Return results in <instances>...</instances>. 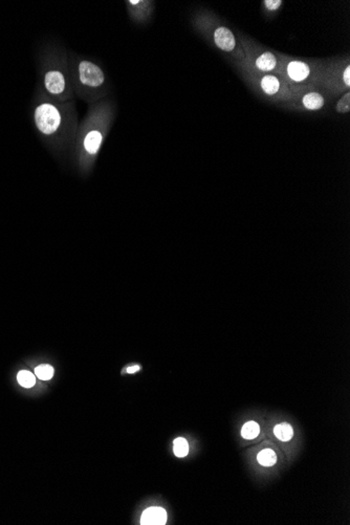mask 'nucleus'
Here are the masks:
<instances>
[{"instance_id": "obj_1", "label": "nucleus", "mask_w": 350, "mask_h": 525, "mask_svg": "<svg viewBox=\"0 0 350 525\" xmlns=\"http://www.w3.org/2000/svg\"><path fill=\"white\" fill-rule=\"evenodd\" d=\"M192 25L211 45L228 56L236 66L244 58V51L238 36L220 18L208 10H199L192 17Z\"/></svg>"}, {"instance_id": "obj_2", "label": "nucleus", "mask_w": 350, "mask_h": 525, "mask_svg": "<svg viewBox=\"0 0 350 525\" xmlns=\"http://www.w3.org/2000/svg\"><path fill=\"white\" fill-rule=\"evenodd\" d=\"M34 119L37 129L47 138L68 137L78 129L77 114L71 102H43L36 107Z\"/></svg>"}, {"instance_id": "obj_3", "label": "nucleus", "mask_w": 350, "mask_h": 525, "mask_svg": "<svg viewBox=\"0 0 350 525\" xmlns=\"http://www.w3.org/2000/svg\"><path fill=\"white\" fill-rule=\"evenodd\" d=\"M69 76L73 93L88 103L96 104L108 91L104 70L90 60L72 58L69 64Z\"/></svg>"}, {"instance_id": "obj_4", "label": "nucleus", "mask_w": 350, "mask_h": 525, "mask_svg": "<svg viewBox=\"0 0 350 525\" xmlns=\"http://www.w3.org/2000/svg\"><path fill=\"white\" fill-rule=\"evenodd\" d=\"M116 109L110 102L96 104L88 111L87 117L81 125V142L84 152L95 156L114 123Z\"/></svg>"}, {"instance_id": "obj_5", "label": "nucleus", "mask_w": 350, "mask_h": 525, "mask_svg": "<svg viewBox=\"0 0 350 525\" xmlns=\"http://www.w3.org/2000/svg\"><path fill=\"white\" fill-rule=\"evenodd\" d=\"M326 61L323 59H305L287 56L279 52L277 74L291 86H319L324 72Z\"/></svg>"}, {"instance_id": "obj_6", "label": "nucleus", "mask_w": 350, "mask_h": 525, "mask_svg": "<svg viewBox=\"0 0 350 525\" xmlns=\"http://www.w3.org/2000/svg\"><path fill=\"white\" fill-rule=\"evenodd\" d=\"M242 80L258 97L278 105L291 100L302 87L286 83L277 73H253L238 69Z\"/></svg>"}, {"instance_id": "obj_7", "label": "nucleus", "mask_w": 350, "mask_h": 525, "mask_svg": "<svg viewBox=\"0 0 350 525\" xmlns=\"http://www.w3.org/2000/svg\"><path fill=\"white\" fill-rule=\"evenodd\" d=\"M238 38L244 51V58L236 65L237 69H244L253 73H277L279 69V52L272 50L250 37L238 33Z\"/></svg>"}, {"instance_id": "obj_8", "label": "nucleus", "mask_w": 350, "mask_h": 525, "mask_svg": "<svg viewBox=\"0 0 350 525\" xmlns=\"http://www.w3.org/2000/svg\"><path fill=\"white\" fill-rule=\"evenodd\" d=\"M319 86L334 98L341 97L350 90V58L348 55L327 59Z\"/></svg>"}, {"instance_id": "obj_9", "label": "nucleus", "mask_w": 350, "mask_h": 525, "mask_svg": "<svg viewBox=\"0 0 350 525\" xmlns=\"http://www.w3.org/2000/svg\"><path fill=\"white\" fill-rule=\"evenodd\" d=\"M43 85L47 93L57 102L66 103L72 99L73 90L70 83L69 66L63 52L55 66H50L44 73Z\"/></svg>"}, {"instance_id": "obj_10", "label": "nucleus", "mask_w": 350, "mask_h": 525, "mask_svg": "<svg viewBox=\"0 0 350 525\" xmlns=\"http://www.w3.org/2000/svg\"><path fill=\"white\" fill-rule=\"evenodd\" d=\"M329 98L333 97L320 86L302 87L291 100L280 106L296 113L321 111L328 106Z\"/></svg>"}, {"instance_id": "obj_11", "label": "nucleus", "mask_w": 350, "mask_h": 525, "mask_svg": "<svg viewBox=\"0 0 350 525\" xmlns=\"http://www.w3.org/2000/svg\"><path fill=\"white\" fill-rule=\"evenodd\" d=\"M129 16L137 23H145L150 20L154 11V3L147 0H128L125 3Z\"/></svg>"}, {"instance_id": "obj_12", "label": "nucleus", "mask_w": 350, "mask_h": 525, "mask_svg": "<svg viewBox=\"0 0 350 525\" xmlns=\"http://www.w3.org/2000/svg\"><path fill=\"white\" fill-rule=\"evenodd\" d=\"M167 521V512L161 508H149L147 509L141 518L143 525H164Z\"/></svg>"}, {"instance_id": "obj_13", "label": "nucleus", "mask_w": 350, "mask_h": 525, "mask_svg": "<svg viewBox=\"0 0 350 525\" xmlns=\"http://www.w3.org/2000/svg\"><path fill=\"white\" fill-rule=\"evenodd\" d=\"M282 7L283 2H281V0H263L262 2L263 13L267 18L275 17Z\"/></svg>"}, {"instance_id": "obj_14", "label": "nucleus", "mask_w": 350, "mask_h": 525, "mask_svg": "<svg viewBox=\"0 0 350 525\" xmlns=\"http://www.w3.org/2000/svg\"><path fill=\"white\" fill-rule=\"evenodd\" d=\"M274 434L281 441H289L293 436V430L289 424L281 423L274 428Z\"/></svg>"}, {"instance_id": "obj_15", "label": "nucleus", "mask_w": 350, "mask_h": 525, "mask_svg": "<svg viewBox=\"0 0 350 525\" xmlns=\"http://www.w3.org/2000/svg\"><path fill=\"white\" fill-rule=\"evenodd\" d=\"M257 460L263 466H273L277 462V455L273 450L265 449L258 454Z\"/></svg>"}, {"instance_id": "obj_16", "label": "nucleus", "mask_w": 350, "mask_h": 525, "mask_svg": "<svg viewBox=\"0 0 350 525\" xmlns=\"http://www.w3.org/2000/svg\"><path fill=\"white\" fill-rule=\"evenodd\" d=\"M335 109L340 115H346L350 113V92L347 91L340 97L337 101Z\"/></svg>"}, {"instance_id": "obj_17", "label": "nucleus", "mask_w": 350, "mask_h": 525, "mask_svg": "<svg viewBox=\"0 0 350 525\" xmlns=\"http://www.w3.org/2000/svg\"><path fill=\"white\" fill-rule=\"evenodd\" d=\"M260 433V427L255 422H249L247 423L241 430V435L246 439H254L256 438Z\"/></svg>"}, {"instance_id": "obj_18", "label": "nucleus", "mask_w": 350, "mask_h": 525, "mask_svg": "<svg viewBox=\"0 0 350 525\" xmlns=\"http://www.w3.org/2000/svg\"><path fill=\"white\" fill-rule=\"evenodd\" d=\"M173 452L177 457H185L189 452V445L185 438L178 437L173 441Z\"/></svg>"}, {"instance_id": "obj_19", "label": "nucleus", "mask_w": 350, "mask_h": 525, "mask_svg": "<svg viewBox=\"0 0 350 525\" xmlns=\"http://www.w3.org/2000/svg\"><path fill=\"white\" fill-rule=\"evenodd\" d=\"M17 381L24 388H31L36 384L35 376L32 372L26 370H22L18 373Z\"/></svg>"}, {"instance_id": "obj_20", "label": "nucleus", "mask_w": 350, "mask_h": 525, "mask_svg": "<svg viewBox=\"0 0 350 525\" xmlns=\"http://www.w3.org/2000/svg\"><path fill=\"white\" fill-rule=\"evenodd\" d=\"M36 376L42 381H48L53 377V368L50 365H40L35 369Z\"/></svg>"}, {"instance_id": "obj_21", "label": "nucleus", "mask_w": 350, "mask_h": 525, "mask_svg": "<svg viewBox=\"0 0 350 525\" xmlns=\"http://www.w3.org/2000/svg\"><path fill=\"white\" fill-rule=\"evenodd\" d=\"M139 370H140V366H138V365H134V366L128 367L126 371H127L128 373H136V372H137V371H139Z\"/></svg>"}]
</instances>
